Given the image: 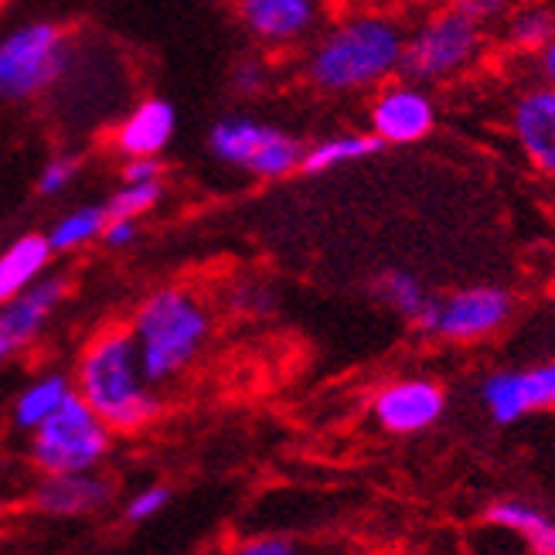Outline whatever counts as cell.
I'll use <instances>...</instances> for the list:
<instances>
[{
  "label": "cell",
  "mask_w": 555,
  "mask_h": 555,
  "mask_svg": "<svg viewBox=\"0 0 555 555\" xmlns=\"http://www.w3.org/2000/svg\"><path fill=\"white\" fill-rule=\"evenodd\" d=\"M405 28L389 14H348L313 35L304 79L324 95H365L402 76Z\"/></svg>",
  "instance_id": "6da1fadb"
},
{
  "label": "cell",
  "mask_w": 555,
  "mask_h": 555,
  "mask_svg": "<svg viewBox=\"0 0 555 555\" xmlns=\"http://www.w3.org/2000/svg\"><path fill=\"white\" fill-rule=\"evenodd\" d=\"M72 382L113 433H137L160 416L157 385L143 372L127 327H106L95 334L79 354Z\"/></svg>",
  "instance_id": "7a4b0ae2"
},
{
  "label": "cell",
  "mask_w": 555,
  "mask_h": 555,
  "mask_svg": "<svg viewBox=\"0 0 555 555\" xmlns=\"http://www.w3.org/2000/svg\"><path fill=\"white\" fill-rule=\"evenodd\" d=\"M130 337L143 372L154 385L184 375L211 337V310L188 286H160L130 318Z\"/></svg>",
  "instance_id": "3957f363"
},
{
  "label": "cell",
  "mask_w": 555,
  "mask_h": 555,
  "mask_svg": "<svg viewBox=\"0 0 555 555\" xmlns=\"http://www.w3.org/2000/svg\"><path fill=\"white\" fill-rule=\"evenodd\" d=\"M488 48V24L456 4H443L405 28L402 76L423 86H443L470 72Z\"/></svg>",
  "instance_id": "277c9868"
},
{
  "label": "cell",
  "mask_w": 555,
  "mask_h": 555,
  "mask_svg": "<svg viewBox=\"0 0 555 555\" xmlns=\"http://www.w3.org/2000/svg\"><path fill=\"white\" fill-rule=\"evenodd\" d=\"M72 62H76V52L55 21L17 24L0 38V100H41L62 86Z\"/></svg>",
  "instance_id": "5b68a950"
},
{
  "label": "cell",
  "mask_w": 555,
  "mask_h": 555,
  "mask_svg": "<svg viewBox=\"0 0 555 555\" xmlns=\"http://www.w3.org/2000/svg\"><path fill=\"white\" fill-rule=\"evenodd\" d=\"M31 437V461L41 474L100 470L113 450V429L92 413V405L72 392Z\"/></svg>",
  "instance_id": "8992f818"
},
{
  "label": "cell",
  "mask_w": 555,
  "mask_h": 555,
  "mask_svg": "<svg viewBox=\"0 0 555 555\" xmlns=\"http://www.w3.org/2000/svg\"><path fill=\"white\" fill-rule=\"evenodd\" d=\"M211 157L259 181H280L300 171L304 143L289 130L256 116H222L208 130Z\"/></svg>",
  "instance_id": "52a82bcc"
},
{
  "label": "cell",
  "mask_w": 555,
  "mask_h": 555,
  "mask_svg": "<svg viewBox=\"0 0 555 555\" xmlns=\"http://www.w3.org/2000/svg\"><path fill=\"white\" fill-rule=\"evenodd\" d=\"M515 313V297L508 289L480 283V286H464L453 294L433 297V307L423 318V331L440 337V341L453 345H474L485 337L498 334Z\"/></svg>",
  "instance_id": "ba28073f"
},
{
  "label": "cell",
  "mask_w": 555,
  "mask_h": 555,
  "mask_svg": "<svg viewBox=\"0 0 555 555\" xmlns=\"http://www.w3.org/2000/svg\"><path fill=\"white\" fill-rule=\"evenodd\" d=\"M437 100L429 86L396 76L372 92L369 103V130L385 143V147H413L437 130Z\"/></svg>",
  "instance_id": "9c48e42d"
},
{
  "label": "cell",
  "mask_w": 555,
  "mask_h": 555,
  "mask_svg": "<svg viewBox=\"0 0 555 555\" xmlns=\"http://www.w3.org/2000/svg\"><path fill=\"white\" fill-rule=\"evenodd\" d=\"M447 413V389L437 378L405 375L385 382L372 396V420L389 437H416L433 429Z\"/></svg>",
  "instance_id": "30bf717a"
},
{
  "label": "cell",
  "mask_w": 555,
  "mask_h": 555,
  "mask_svg": "<svg viewBox=\"0 0 555 555\" xmlns=\"http://www.w3.org/2000/svg\"><path fill=\"white\" fill-rule=\"evenodd\" d=\"M480 405L498 426H515L555 409V358L532 369H501L480 382Z\"/></svg>",
  "instance_id": "8fae6325"
},
{
  "label": "cell",
  "mask_w": 555,
  "mask_h": 555,
  "mask_svg": "<svg viewBox=\"0 0 555 555\" xmlns=\"http://www.w3.org/2000/svg\"><path fill=\"white\" fill-rule=\"evenodd\" d=\"M235 14L256 44L283 52L318 35L321 0H235Z\"/></svg>",
  "instance_id": "7c38bea8"
},
{
  "label": "cell",
  "mask_w": 555,
  "mask_h": 555,
  "mask_svg": "<svg viewBox=\"0 0 555 555\" xmlns=\"http://www.w3.org/2000/svg\"><path fill=\"white\" fill-rule=\"evenodd\" d=\"M508 130L518 154L532 171L555 178V86L539 82L518 92L508 113Z\"/></svg>",
  "instance_id": "4fadbf2b"
},
{
  "label": "cell",
  "mask_w": 555,
  "mask_h": 555,
  "mask_svg": "<svg viewBox=\"0 0 555 555\" xmlns=\"http://www.w3.org/2000/svg\"><path fill=\"white\" fill-rule=\"evenodd\" d=\"M68 294V283L62 276H41L35 286L24 289L21 297L0 304V365L21 351H28L44 324L52 321V313L62 307Z\"/></svg>",
  "instance_id": "5bb4252c"
},
{
  "label": "cell",
  "mask_w": 555,
  "mask_h": 555,
  "mask_svg": "<svg viewBox=\"0 0 555 555\" xmlns=\"http://www.w3.org/2000/svg\"><path fill=\"white\" fill-rule=\"evenodd\" d=\"M113 498V485L100 470L41 474L35 488V508L48 518H82L95 515Z\"/></svg>",
  "instance_id": "9a60e30c"
},
{
  "label": "cell",
  "mask_w": 555,
  "mask_h": 555,
  "mask_svg": "<svg viewBox=\"0 0 555 555\" xmlns=\"http://www.w3.org/2000/svg\"><path fill=\"white\" fill-rule=\"evenodd\" d=\"M178 133V109L175 103L151 95V100H140L113 133V147L130 157H160Z\"/></svg>",
  "instance_id": "2e32d148"
},
{
  "label": "cell",
  "mask_w": 555,
  "mask_h": 555,
  "mask_svg": "<svg viewBox=\"0 0 555 555\" xmlns=\"http://www.w3.org/2000/svg\"><path fill=\"white\" fill-rule=\"evenodd\" d=\"M52 256L55 249L48 243V235L38 232L21 235L8 249H0V304H8L21 297L28 286H35L44 276Z\"/></svg>",
  "instance_id": "e0dca14e"
},
{
  "label": "cell",
  "mask_w": 555,
  "mask_h": 555,
  "mask_svg": "<svg viewBox=\"0 0 555 555\" xmlns=\"http://www.w3.org/2000/svg\"><path fill=\"white\" fill-rule=\"evenodd\" d=\"M382 147L385 143L372 130H337V133H327L321 140L307 143L304 157H300V171L304 175H327V171H337V167L369 160Z\"/></svg>",
  "instance_id": "ac0fdd59"
},
{
  "label": "cell",
  "mask_w": 555,
  "mask_h": 555,
  "mask_svg": "<svg viewBox=\"0 0 555 555\" xmlns=\"http://www.w3.org/2000/svg\"><path fill=\"white\" fill-rule=\"evenodd\" d=\"M485 518H488V525L518 535L528 545V552L555 555V518L548 512H542L539 504H528L518 498H501L491 504Z\"/></svg>",
  "instance_id": "d6986e66"
},
{
  "label": "cell",
  "mask_w": 555,
  "mask_h": 555,
  "mask_svg": "<svg viewBox=\"0 0 555 555\" xmlns=\"http://www.w3.org/2000/svg\"><path fill=\"white\" fill-rule=\"evenodd\" d=\"M72 392H76V382H72L65 372H44L17 392L14 409H11V423L21 433H35L55 409H62V402Z\"/></svg>",
  "instance_id": "ffe728a7"
},
{
  "label": "cell",
  "mask_w": 555,
  "mask_h": 555,
  "mask_svg": "<svg viewBox=\"0 0 555 555\" xmlns=\"http://www.w3.org/2000/svg\"><path fill=\"white\" fill-rule=\"evenodd\" d=\"M501 38L504 44L518 55H535L555 38V11L545 4H532V0H518V4L504 14L501 21Z\"/></svg>",
  "instance_id": "44dd1931"
},
{
  "label": "cell",
  "mask_w": 555,
  "mask_h": 555,
  "mask_svg": "<svg viewBox=\"0 0 555 555\" xmlns=\"http://www.w3.org/2000/svg\"><path fill=\"white\" fill-rule=\"evenodd\" d=\"M375 297L396 310L399 318H405L409 324H423V318L429 313L433 307V294L426 289V283L416 276V273H409V270H385L378 280H375Z\"/></svg>",
  "instance_id": "7402d4cb"
},
{
  "label": "cell",
  "mask_w": 555,
  "mask_h": 555,
  "mask_svg": "<svg viewBox=\"0 0 555 555\" xmlns=\"http://www.w3.org/2000/svg\"><path fill=\"white\" fill-rule=\"evenodd\" d=\"M106 222H109L106 205H79V208L65 211L44 235L55 253H79L92 243H103Z\"/></svg>",
  "instance_id": "603a6c76"
},
{
  "label": "cell",
  "mask_w": 555,
  "mask_h": 555,
  "mask_svg": "<svg viewBox=\"0 0 555 555\" xmlns=\"http://www.w3.org/2000/svg\"><path fill=\"white\" fill-rule=\"evenodd\" d=\"M164 198V178L160 181H127L113 191V198L106 202V211L113 219H143L157 202Z\"/></svg>",
  "instance_id": "cb8c5ba5"
},
{
  "label": "cell",
  "mask_w": 555,
  "mask_h": 555,
  "mask_svg": "<svg viewBox=\"0 0 555 555\" xmlns=\"http://www.w3.org/2000/svg\"><path fill=\"white\" fill-rule=\"evenodd\" d=\"M167 504H171V488H164V485H147V488H140V491L127 501L124 518H127L130 525H147V521H154L157 515H164Z\"/></svg>",
  "instance_id": "d4e9b609"
},
{
  "label": "cell",
  "mask_w": 555,
  "mask_h": 555,
  "mask_svg": "<svg viewBox=\"0 0 555 555\" xmlns=\"http://www.w3.org/2000/svg\"><path fill=\"white\" fill-rule=\"evenodd\" d=\"M76 175H79V157H72V154L52 157V160H48V164L41 167V175H38V195H41V198H55V195H62V191L72 188Z\"/></svg>",
  "instance_id": "484cf974"
},
{
  "label": "cell",
  "mask_w": 555,
  "mask_h": 555,
  "mask_svg": "<svg viewBox=\"0 0 555 555\" xmlns=\"http://www.w3.org/2000/svg\"><path fill=\"white\" fill-rule=\"evenodd\" d=\"M270 86V65L259 55H243L232 65V89L243 95H259Z\"/></svg>",
  "instance_id": "4316f807"
},
{
  "label": "cell",
  "mask_w": 555,
  "mask_h": 555,
  "mask_svg": "<svg viewBox=\"0 0 555 555\" xmlns=\"http://www.w3.org/2000/svg\"><path fill=\"white\" fill-rule=\"evenodd\" d=\"M238 555H297V542L294 539H283V535H256L235 545Z\"/></svg>",
  "instance_id": "83f0119b"
},
{
  "label": "cell",
  "mask_w": 555,
  "mask_h": 555,
  "mask_svg": "<svg viewBox=\"0 0 555 555\" xmlns=\"http://www.w3.org/2000/svg\"><path fill=\"white\" fill-rule=\"evenodd\" d=\"M461 11H467L470 17H477L480 24H498L504 14H508L518 0H450Z\"/></svg>",
  "instance_id": "f1b7e54d"
},
{
  "label": "cell",
  "mask_w": 555,
  "mask_h": 555,
  "mask_svg": "<svg viewBox=\"0 0 555 555\" xmlns=\"http://www.w3.org/2000/svg\"><path fill=\"white\" fill-rule=\"evenodd\" d=\"M140 235V219H113L106 222V232H103V246L106 249H127L137 243Z\"/></svg>",
  "instance_id": "f546056e"
},
{
  "label": "cell",
  "mask_w": 555,
  "mask_h": 555,
  "mask_svg": "<svg viewBox=\"0 0 555 555\" xmlns=\"http://www.w3.org/2000/svg\"><path fill=\"white\" fill-rule=\"evenodd\" d=\"M539 72H542V79H545V82L555 86V38L539 52Z\"/></svg>",
  "instance_id": "4dcf8cb0"
}]
</instances>
